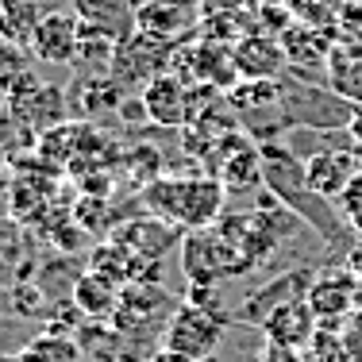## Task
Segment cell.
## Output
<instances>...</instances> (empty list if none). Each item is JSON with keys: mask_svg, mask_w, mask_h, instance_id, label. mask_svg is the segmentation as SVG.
<instances>
[{"mask_svg": "<svg viewBox=\"0 0 362 362\" xmlns=\"http://www.w3.org/2000/svg\"><path fill=\"white\" fill-rule=\"evenodd\" d=\"M23 362H77L81 358V347H77V339L70 335H58V332H47L39 335V339H31L28 347L20 351Z\"/></svg>", "mask_w": 362, "mask_h": 362, "instance_id": "cell-20", "label": "cell"}, {"mask_svg": "<svg viewBox=\"0 0 362 362\" xmlns=\"http://www.w3.org/2000/svg\"><path fill=\"white\" fill-rule=\"evenodd\" d=\"M174 47L177 42L170 39H158L151 31H127L124 39L116 42V54H112V66L108 74L116 77L119 85H146L151 77L166 74L170 70V58H174Z\"/></svg>", "mask_w": 362, "mask_h": 362, "instance_id": "cell-3", "label": "cell"}, {"mask_svg": "<svg viewBox=\"0 0 362 362\" xmlns=\"http://www.w3.org/2000/svg\"><path fill=\"white\" fill-rule=\"evenodd\" d=\"M313 270H289V274H281V278H274L270 286H262V289H255L251 297L243 300V305L235 308V316L231 320H243V324H262L266 316L274 313V308H281V305H289V300H300V297H308V286H313Z\"/></svg>", "mask_w": 362, "mask_h": 362, "instance_id": "cell-7", "label": "cell"}, {"mask_svg": "<svg viewBox=\"0 0 362 362\" xmlns=\"http://www.w3.org/2000/svg\"><path fill=\"white\" fill-rule=\"evenodd\" d=\"M8 112H12V116H20L35 135H42V132L58 127L66 116H70V97H66L58 85H42L39 77H35L31 85H23L20 93H12V97H8Z\"/></svg>", "mask_w": 362, "mask_h": 362, "instance_id": "cell-5", "label": "cell"}, {"mask_svg": "<svg viewBox=\"0 0 362 362\" xmlns=\"http://www.w3.org/2000/svg\"><path fill=\"white\" fill-rule=\"evenodd\" d=\"M278 39H281V50H286L289 66H320V62H327L332 42H335V39H320V28H313V23H300V28L289 23Z\"/></svg>", "mask_w": 362, "mask_h": 362, "instance_id": "cell-14", "label": "cell"}, {"mask_svg": "<svg viewBox=\"0 0 362 362\" xmlns=\"http://www.w3.org/2000/svg\"><path fill=\"white\" fill-rule=\"evenodd\" d=\"M8 108V97H4V93H0V112H4Z\"/></svg>", "mask_w": 362, "mask_h": 362, "instance_id": "cell-27", "label": "cell"}, {"mask_svg": "<svg viewBox=\"0 0 362 362\" xmlns=\"http://www.w3.org/2000/svg\"><path fill=\"white\" fill-rule=\"evenodd\" d=\"M35 77L31 70V58L28 50H23V42L16 39H0V93L4 97H12L16 89H23V85Z\"/></svg>", "mask_w": 362, "mask_h": 362, "instance_id": "cell-18", "label": "cell"}, {"mask_svg": "<svg viewBox=\"0 0 362 362\" xmlns=\"http://www.w3.org/2000/svg\"><path fill=\"white\" fill-rule=\"evenodd\" d=\"M8 162H12V158H8V154H4V151H0V177H4V170H8Z\"/></svg>", "mask_w": 362, "mask_h": 362, "instance_id": "cell-25", "label": "cell"}, {"mask_svg": "<svg viewBox=\"0 0 362 362\" xmlns=\"http://www.w3.org/2000/svg\"><path fill=\"white\" fill-rule=\"evenodd\" d=\"M347 132H351V139H355V146H362V105H355V112H351Z\"/></svg>", "mask_w": 362, "mask_h": 362, "instance_id": "cell-23", "label": "cell"}, {"mask_svg": "<svg viewBox=\"0 0 362 362\" xmlns=\"http://www.w3.org/2000/svg\"><path fill=\"white\" fill-rule=\"evenodd\" d=\"M335 209H339V216H343V220H347V228L355 231V235H362V170L347 181V189L339 193Z\"/></svg>", "mask_w": 362, "mask_h": 362, "instance_id": "cell-21", "label": "cell"}, {"mask_svg": "<svg viewBox=\"0 0 362 362\" xmlns=\"http://www.w3.org/2000/svg\"><path fill=\"white\" fill-rule=\"evenodd\" d=\"M358 154L355 151H316L305 158V185L324 201H339V193L347 189V181L358 174Z\"/></svg>", "mask_w": 362, "mask_h": 362, "instance_id": "cell-8", "label": "cell"}, {"mask_svg": "<svg viewBox=\"0 0 362 362\" xmlns=\"http://www.w3.org/2000/svg\"><path fill=\"white\" fill-rule=\"evenodd\" d=\"M74 305L85 313V320H112L119 308V286L108 281L105 274L97 270H85L81 278L74 281Z\"/></svg>", "mask_w": 362, "mask_h": 362, "instance_id": "cell-13", "label": "cell"}, {"mask_svg": "<svg viewBox=\"0 0 362 362\" xmlns=\"http://www.w3.org/2000/svg\"><path fill=\"white\" fill-rule=\"evenodd\" d=\"M197 362H220L216 355H204V358H197Z\"/></svg>", "mask_w": 362, "mask_h": 362, "instance_id": "cell-26", "label": "cell"}, {"mask_svg": "<svg viewBox=\"0 0 362 362\" xmlns=\"http://www.w3.org/2000/svg\"><path fill=\"white\" fill-rule=\"evenodd\" d=\"M81 47V16L77 12H42V20L31 28L28 50L42 66H70L77 62Z\"/></svg>", "mask_w": 362, "mask_h": 362, "instance_id": "cell-4", "label": "cell"}, {"mask_svg": "<svg viewBox=\"0 0 362 362\" xmlns=\"http://www.w3.org/2000/svg\"><path fill=\"white\" fill-rule=\"evenodd\" d=\"M0 305H8V297H0Z\"/></svg>", "mask_w": 362, "mask_h": 362, "instance_id": "cell-28", "label": "cell"}, {"mask_svg": "<svg viewBox=\"0 0 362 362\" xmlns=\"http://www.w3.org/2000/svg\"><path fill=\"white\" fill-rule=\"evenodd\" d=\"M66 97H70V112L93 119V116H100V112H119L124 85H119L108 70H97V74L85 70V77H77L74 89L66 93Z\"/></svg>", "mask_w": 362, "mask_h": 362, "instance_id": "cell-12", "label": "cell"}, {"mask_svg": "<svg viewBox=\"0 0 362 362\" xmlns=\"http://www.w3.org/2000/svg\"><path fill=\"white\" fill-rule=\"evenodd\" d=\"M316 324L320 320L313 316L308 300L300 297V300H289V305L274 308V313L262 320V332L278 351H297V347H308V339L316 335Z\"/></svg>", "mask_w": 362, "mask_h": 362, "instance_id": "cell-10", "label": "cell"}, {"mask_svg": "<svg viewBox=\"0 0 362 362\" xmlns=\"http://www.w3.org/2000/svg\"><path fill=\"white\" fill-rule=\"evenodd\" d=\"M116 362H146V358H143V355H135V347H124Z\"/></svg>", "mask_w": 362, "mask_h": 362, "instance_id": "cell-24", "label": "cell"}, {"mask_svg": "<svg viewBox=\"0 0 362 362\" xmlns=\"http://www.w3.org/2000/svg\"><path fill=\"white\" fill-rule=\"evenodd\" d=\"M308 308L316 320H343L351 313V278H316L308 286Z\"/></svg>", "mask_w": 362, "mask_h": 362, "instance_id": "cell-16", "label": "cell"}, {"mask_svg": "<svg viewBox=\"0 0 362 362\" xmlns=\"http://www.w3.org/2000/svg\"><path fill=\"white\" fill-rule=\"evenodd\" d=\"M223 181L216 177H158L146 185L143 201L158 220L174 228H212L223 216Z\"/></svg>", "mask_w": 362, "mask_h": 362, "instance_id": "cell-1", "label": "cell"}, {"mask_svg": "<svg viewBox=\"0 0 362 362\" xmlns=\"http://www.w3.org/2000/svg\"><path fill=\"white\" fill-rule=\"evenodd\" d=\"M231 316L220 313V308H204V305H193L185 300L181 308H174V316L166 320V332H162V343L166 347L181 351L189 358H204V355H216L223 332H228Z\"/></svg>", "mask_w": 362, "mask_h": 362, "instance_id": "cell-2", "label": "cell"}, {"mask_svg": "<svg viewBox=\"0 0 362 362\" xmlns=\"http://www.w3.org/2000/svg\"><path fill=\"white\" fill-rule=\"evenodd\" d=\"M220 181L228 193H243V189H255L262 181V154L255 146H247L243 139H235L223 154V166H220Z\"/></svg>", "mask_w": 362, "mask_h": 362, "instance_id": "cell-15", "label": "cell"}, {"mask_svg": "<svg viewBox=\"0 0 362 362\" xmlns=\"http://www.w3.org/2000/svg\"><path fill=\"white\" fill-rule=\"evenodd\" d=\"M146 119L158 127H185L189 124V85L177 74H158L143 85Z\"/></svg>", "mask_w": 362, "mask_h": 362, "instance_id": "cell-9", "label": "cell"}, {"mask_svg": "<svg viewBox=\"0 0 362 362\" xmlns=\"http://www.w3.org/2000/svg\"><path fill=\"white\" fill-rule=\"evenodd\" d=\"M197 23H201V0H143L135 8V28L170 42H185Z\"/></svg>", "mask_w": 362, "mask_h": 362, "instance_id": "cell-6", "label": "cell"}, {"mask_svg": "<svg viewBox=\"0 0 362 362\" xmlns=\"http://www.w3.org/2000/svg\"><path fill=\"white\" fill-rule=\"evenodd\" d=\"M20 228L12 220H0V281H16V278H28L35 274V262L20 255Z\"/></svg>", "mask_w": 362, "mask_h": 362, "instance_id": "cell-19", "label": "cell"}, {"mask_svg": "<svg viewBox=\"0 0 362 362\" xmlns=\"http://www.w3.org/2000/svg\"><path fill=\"white\" fill-rule=\"evenodd\" d=\"M77 347H81V355L97 358V362H116L119 351H124V335L116 332V324L105 327V320H85L77 327Z\"/></svg>", "mask_w": 362, "mask_h": 362, "instance_id": "cell-17", "label": "cell"}, {"mask_svg": "<svg viewBox=\"0 0 362 362\" xmlns=\"http://www.w3.org/2000/svg\"><path fill=\"white\" fill-rule=\"evenodd\" d=\"M146 362H193V358H189V355H181V351H174V347H166V343H162V347L154 351V355L146 358Z\"/></svg>", "mask_w": 362, "mask_h": 362, "instance_id": "cell-22", "label": "cell"}, {"mask_svg": "<svg viewBox=\"0 0 362 362\" xmlns=\"http://www.w3.org/2000/svg\"><path fill=\"white\" fill-rule=\"evenodd\" d=\"M235 70L239 77H251V81H262V77H281V70H289L286 50H281L278 35H243L235 42Z\"/></svg>", "mask_w": 362, "mask_h": 362, "instance_id": "cell-11", "label": "cell"}]
</instances>
